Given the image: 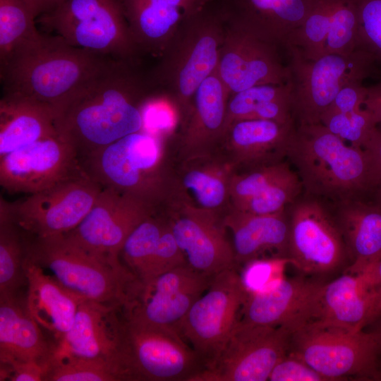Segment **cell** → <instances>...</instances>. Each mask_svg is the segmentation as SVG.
<instances>
[{"mask_svg": "<svg viewBox=\"0 0 381 381\" xmlns=\"http://www.w3.org/2000/svg\"><path fill=\"white\" fill-rule=\"evenodd\" d=\"M137 66L116 61L57 109L58 133L75 149L80 159L143 130V109L152 87Z\"/></svg>", "mask_w": 381, "mask_h": 381, "instance_id": "obj_1", "label": "cell"}, {"mask_svg": "<svg viewBox=\"0 0 381 381\" xmlns=\"http://www.w3.org/2000/svg\"><path fill=\"white\" fill-rule=\"evenodd\" d=\"M116 61L72 46L58 35H42L0 67L4 94L37 100L56 111L75 92Z\"/></svg>", "mask_w": 381, "mask_h": 381, "instance_id": "obj_2", "label": "cell"}, {"mask_svg": "<svg viewBox=\"0 0 381 381\" xmlns=\"http://www.w3.org/2000/svg\"><path fill=\"white\" fill-rule=\"evenodd\" d=\"M80 161L85 173L102 188L131 195L160 212L180 200L174 157L162 138L145 131L123 137Z\"/></svg>", "mask_w": 381, "mask_h": 381, "instance_id": "obj_3", "label": "cell"}, {"mask_svg": "<svg viewBox=\"0 0 381 381\" xmlns=\"http://www.w3.org/2000/svg\"><path fill=\"white\" fill-rule=\"evenodd\" d=\"M210 3L182 21L148 77L176 110L178 126L188 117L199 86L218 67L225 15Z\"/></svg>", "mask_w": 381, "mask_h": 381, "instance_id": "obj_4", "label": "cell"}, {"mask_svg": "<svg viewBox=\"0 0 381 381\" xmlns=\"http://www.w3.org/2000/svg\"><path fill=\"white\" fill-rule=\"evenodd\" d=\"M286 157L310 196L339 203L375 189L366 151L348 145L321 123L298 125Z\"/></svg>", "mask_w": 381, "mask_h": 381, "instance_id": "obj_5", "label": "cell"}, {"mask_svg": "<svg viewBox=\"0 0 381 381\" xmlns=\"http://www.w3.org/2000/svg\"><path fill=\"white\" fill-rule=\"evenodd\" d=\"M26 256L82 301L121 308L135 276L120 257L99 254L64 234L37 238L26 235Z\"/></svg>", "mask_w": 381, "mask_h": 381, "instance_id": "obj_6", "label": "cell"}, {"mask_svg": "<svg viewBox=\"0 0 381 381\" xmlns=\"http://www.w3.org/2000/svg\"><path fill=\"white\" fill-rule=\"evenodd\" d=\"M288 352L329 381L381 380V340L374 330L305 322L291 332Z\"/></svg>", "mask_w": 381, "mask_h": 381, "instance_id": "obj_7", "label": "cell"}, {"mask_svg": "<svg viewBox=\"0 0 381 381\" xmlns=\"http://www.w3.org/2000/svg\"><path fill=\"white\" fill-rule=\"evenodd\" d=\"M37 22L72 46L138 65L141 53L121 0H66Z\"/></svg>", "mask_w": 381, "mask_h": 381, "instance_id": "obj_8", "label": "cell"}, {"mask_svg": "<svg viewBox=\"0 0 381 381\" xmlns=\"http://www.w3.org/2000/svg\"><path fill=\"white\" fill-rule=\"evenodd\" d=\"M292 85L291 107L298 125L320 123L323 114L345 85L363 81L377 63L368 53L357 49L350 54H327L315 60L303 58L286 48Z\"/></svg>", "mask_w": 381, "mask_h": 381, "instance_id": "obj_9", "label": "cell"}, {"mask_svg": "<svg viewBox=\"0 0 381 381\" xmlns=\"http://www.w3.org/2000/svg\"><path fill=\"white\" fill-rule=\"evenodd\" d=\"M248 296L236 269L224 270L214 277L208 289L181 321L179 333L205 370L212 367L219 356L240 320Z\"/></svg>", "mask_w": 381, "mask_h": 381, "instance_id": "obj_10", "label": "cell"}, {"mask_svg": "<svg viewBox=\"0 0 381 381\" xmlns=\"http://www.w3.org/2000/svg\"><path fill=\"white\" fill-rule=\"evenodd\" d=\"M214 276L185 264L151 279L135 277L126 292L121 313L128 320L179 333L183 318L208 289Z\"/></svg>", "mask_w": 381, "mask_h": 381, "instance_id": "obj_11", "label": "cell"}, {"mask_svg": "<svg viewBox=\"0 0 381 381\" xmlns=\"http://www.w3.org/2000/svg\"><path fill=\"white\" fill-rule=\"evenodd\" d=\"M102 189L84 171L23 200L9 202V208L15 222L29 236L65 234L82 222Z\"/></svg>", "mask_w": 381, "mask_h": 381, "instance_id": "obj_12", "label": "cell"}, {"mask_svg": "<svg viewBox=\"0 0 381 381\" xmlns=\"http://www.w3.org/2000/svg\"><path fill=\"white\" fill-rule=\"evenodd\" d=\"M122 317L126 356L135 381H195L205 370L176 331Z\"/></svg>", "mask_w": 381, "mask_h": 381, "instance_id": "obj_13", "label": "cell"}, {"mask_svg": "<svg viewBox=\"0 0 381 381\" xmlns=\"http://www.w3.org/2000/svg\"><path fill=\"white\" fill-rule=\"evenodd\" d=\"M292 330L238 322L214 363L195 381H266L288 353Z\"/></svg>", "mask_w": 381, "mask_h": 381, "instance_id": "obj_14", "label": "cell"}, {"mask_svg": "<svg viewBox=\"0 0 381 381\" xmlns=\"http://www.w3.org/2000/svg\"><path fill=\"white\" fill-rule=\"evenodd\" d=\"M291 206L289 263L308 274H327L339 269L348 253L336 220L313 196Z\"/></svg>", "mask_w": 381, "mask_h": 381, "instance_id": "obj_15", "label": "cell"}, {"mask_svg": "<svg viewBox=\"0 0 381 381\" xmlns=\"http://www.w3.org/2000/svg\"><path fill=\"white\" fill-rule=\"evenodd\" d=\"M224 13L225 30L217 71L230 94L256 85L289 82L290 70L282 63L278 47Z\"/></svg>", "mask_w": 381, "mask_h": 381, "instance_id": "obj_16", "label": "cell"}, {"mask_svg": "<svg viewBox=\"0 0 381 381\" xmlns=\"http://www.w3.org/2000/svg\"><path fill=\"white\" fill-rule=\"evenodd\" d=\"M84 171L77 151L59 134L0 157V185L9 193H35Z\"/></svg>", "mask_w": 381, "mask_h": 381, "instance_id": "obj_17", "label": "cell"}, {"mask_svg": "<svg viewBox=\"0 0 381 381\" xmlns=\"http://www.w3.org/2000/svg\"><path fill=\"white\" fill-rule=\"evenodd\" d=\"M188 265L210 275L236 268L223 215L180 200L163 212Z\"/></svg>", "mask_w": 381, "mask_h": 381, "instance_id": "obj_18", "label": "cell"}, {"mask_svg": "<svg viewBox=\"0 0 381 381\" xmlns=\"http://www.w3.org/2000/svg\"><path fill=\"white\" fill-rule=\"evenodd\" d=\"M158 212L160 211L131 195L102 188L82 222L64 235L90 251L120 257L123 244L132 231Z\"/></svg>", "mask_w": 381, "mask_h": 381, "instance_id": "obj_19", "label": "cell"}, {"mask_svg": "<svg viewBox=\"0 0 381 381\" xmlns=\"http://www.w3.org/2000/svg\"><path fill=\"white\" fill-rule=\"evenodd\" d=\"M230 96L217 68L198 88L190 111L179 126L173 157L176 162L217 151L225 132Z\"/></svg>", "mask_w": 381, "mask_h": 381, "instance_id": "obj_20", "label": "cell"}, {"mask_svg": "<svg viewBox=\"0 0 381 381\" xmlns=\"http://www.w3.org/2000/svg\"><path fill=\"white\" fill-rule=\"evenodd\" d=\"M295 121L241 119L226 129L219 153L236 171L283 161L296 128Z\"/></svg>", "mask_w": 381, "mask_h": 381, "instance_id": "obj_21", "label": "cell"}, {"mask_svg": "<svg viewBox=\"0 0 381 381\" xmlns=\"http://www.w3.org/2000/svg\"><path fill=\"white\" fill-rule=\"evenodd\" d=\"M74 355L99 358L128 365L121 309L90 301H81L73 324L58 346Z\"/></svg>", "mask_w": 381, "mask_h": 381, "instance_id": "obj_22", "label": "cell"}, {"mask_svg": "<svg viewBox=\"0 0 381 381\" xmlns=\"http://www.w3.org/2000/svg\"><path fill=\"white\" fill-rule=\"evenodd\" d=\"M302 189L297 173L283 161L236 171L231 180V205L248 213L274 214L294 203Z\"/></svg>", "mask_w": 381, "mask_h": 381, "instance_id": "obj_23", "label": "cell"}, {"mask_svg": "<svg viewBox=\"0 0 381 381\" xmlns=\"http://www.w3.org/2000/svg\"><path fill=\"white\" fill-rule=\"evenodd\" d=\"M375 300V294L365 273L346 272L322 284L302 324L315 322L363 329L370 322Z\"/></svg>", "mask_w": 381, "mask_h": 381, "instance_id": "obj_24", "label": "cell"}, {"mask_svg": "<svg viewBox=\"0 0 381 381\" xmlns=\"http://www.w3.org/2000/svg\"><path fill=\"white\" fill-rule=\"evenodd\" d=\"M31 315L26 291L0 296V369L20 363L48 365L58 346Z\"/></svg>", "mask_w": 381, "mask_h": 381, "instance_id": "obj_25", "label": "cell"}, {"mask_svg": "<svg viewBox=\"0 0 381 381\" xmlns=\"http://www.w3.org/2000/svg\"><path fill=\"white\" fill-rule=\"evenodd\" d=\"M120 256L140 279H148L186 264L163 212L141 222L129 235Z\"/></svg>", "mask_w": 381, "mask_h": 381, "instance_id": "obj_26", "label": "cell"}, {"mask_svg": "<svg viewBox=\"0 0 381 381\" xmlns=\"http://www.w3.org/2000/svg\"><path fill=\"white\" fill-rule=\"evenodd\" d=\"M323 283L303 277L283 278L268 290L248 295L239 321L286 326L293 331L304 322L311 302Z\"/></svg>", "mask_w": 381, "mask_h": 381, "instance_id": "obj_27", "label": "cell"}, {"mask_svg": "<svg viewBox=\"0 0 381 381\" xmlns=\"http://www.w3.org/2000/svg\"><path fill=\"white\" fill-rule=\"evenodd\" d=\"M133 38L140 53L159 56L190 14L211 0H121Z\"/></svg>", "mask_w": 381, "mask_h": 381, "instance_id": "obj_28", "label": "cell"}, {"mask_svg": "<svg viewBox=\"0 0 381 381\" xmlns=\"http://www.w3.org/2000/svg\"><path fill=\"white\" fill-rule=\"evenodd\" d=\"M286 209L282 212L257 214L231 207L223 222L233 238L236 265L260 258L269 251L288 258L289 217Z\"/></svg>", "mask_w": 381, "mask_h": 381, "instance_id": "obj_29", "label": "cell"}, {"mask_svg": "<svg viewBox=\"0 0 381 381\" xmlns=\"http://www.w3.org/2000/svg\"><path fill=\"white\" fill-rule=\"evenodd\" d=\"M25 270L28 310L37 324L59 346L71 329L82 300L64 289L50 274L27 256Z\"/></svg>", "mask_w": 381, "mask_h": 381, "instance_id": "obj_30", "label": "cell"}, {"mask_svg": "<svg viewBox=\"0 0 381 381\" xmlns=\"http://www.w3.org/2000/svg\"><path fill=\"white\" fill-rule=\"evenodd\" d=\"M234 171L217 152L176 162L180 200L224 214L231 207L230 185Z\"/></svg>", "mask_w": 381, "mask_h": 381, "instance_id": "obj_31", "label": "cell"}, {"mask_svg": "<svg viewBox=\"0 0 381 381\" xmlns=\"http://www.w3.org/2000/svg\"><path fill=\"white\" fill-rule=\"evenodd\" d=\"M318 0H231L226 15L261 39L283 46Z\"/></svg>", "mask_w": 381, "mask_h": 381, "instance_id": "obj_32", "label": "cell"}, {"mask_svg": "<svg viewBox=\"0 0 381 381\" xmlns=\"http://www.w3.org/2000/svg\"><path fill=\"white\" fill-rule=\"evenodd\" d=\"M55 109L25 97L4 94L0 101V157L59 135Z\"/></svg>", "mask_w": 381, "mask_h": 381, "instance_id": "obj_33", "label": "cell"}, {"mask_svg": "<svg viewBox=\"0 0 381 381\" xmlns=\"http://www.w3.org/2000/svg\"><path fill=\"white\" fill-rule=\"evenodd\" d=\"M337 204L335 220L351 261L346 272H365L381 258V208L358 199Z\"/></svg>", "mask_w": 381, "mask_h": 381, "instance_id": "obj_34", "label": "cell"}, {"mask_svg": "<svg viewBox=\"0 0 381 381\" xmlns=\"http://www.w3.org/2000/svg\"><path fill=\"white\" fill-rule=\"evenodd\" d=\"M26 243L23 231L13 218L9 202L0 199V296L26 291Z\"/></svg>", "mask_w": 381, "mask_h": 381, "instance_id": "obj_35", "label": "cell"}, {"mask_svg": "<svg viewBox=\"0 0 381 381\" xmlns=\"http://www.w3.org/2000/svg\"><path fill=\"white\" fill-rule=\"evenodd\" d=\"M291 93L289 81L256 85L231 95L226 107L225 131L238 120L279 119L291 101Z\"/></svg>", "mask_w": 381, "mask_h": 381, "instance_id": "obj_36", "label": "cell"}, {"mask_svg": "<svg viewBox=\"0 0 381 381\" xmlns=\"http://www.w3.org/2000/svg\"><path fill=\"white\" fill-rule=\"evenodd\" d=\"M44 381H135L123 364L99 358L78 356L57 349L48 364Z\"/></svg>", "mask_w": 381, "mask_h": 381, "instance_id": "obj_37", "label": "cell"}, {"mask_svg": "<svg viewBox=\"0 0 381 381\" xmlns=\"http://www.w3.org/2000/svg\"><path fill=\"white\" fill-rule=\"evenodd\" d=\"M22 0H0V67L42 36Z\"/></svg>", "mask_w": 381, "mask_h": 381, "instance_id": "obj_38", "label": "cell"}, {"mask_svg": "<svg viewBox=\"0 0 381 381\" xmlns=\"http://www.w3.org/2000/svg\"><path fill=\"white\" fill-rule=\"evenodd\" d=\"M320 123L344 141L363 150L378 126L373 114L363 107L347 113L323 115Z\"/></svg>", "mask_w": 381, "mask_h": 381, "instance_id": "obj_39", "label": "cell"}, {"mask_svg": "<svg viewBox=\"0 0 381 381\" xmlns=\"http://www.w3.org/2000/svg\"><path fill=\"white\" fill-rule=\"evenodd\" d=\"M357 49L381 64V0H358Z\"/></svg>", "mask_w": 381, "mask_h": 381, "instance_id": "obj_40", "label": "cell"}, {"mask_svg": "<svg viewBox=\"0 0 381 381\" xmlns=\"http://www.w3.org/2000/svg\"><path fill=\"white\" fill-rule=\"evenodd\" d=\"M289 263L287 258H260L243 265L240 274L243 286L248 295L262 292L275 286L284 277L283 270Z\"/></svg>", "mask_w": 381, "mask_h": 381, "instance_id": "obj_41", "label": "cell"}, {"mask_svg": "<svg viewBox=\"0 0 381 381\" xmlns=\"http://www.w3.org/2000/svg\"><path fill=\"white\" fill-rule=\"evenodd\" d=\"M270 381H329L298 357L287 353L274 366Z\"/></svg>", "mask_w": 381, "mask_h": 381, "instance_id": "obj_42", "label": "cell"}, {"mask_svg": "<svg viewBox=\"0 0 381 381\" xmlns=\"http://www.w3.org/2000/svg\"><path fill=\"white\" fill-rule=\"evenodd\" d=\"M367 93L368 87L363 85V81L352 82L339 90L323 115L358 110L363 108Z\"/></svg>", "mask_w": 381, "mask_h": 381, "instance_id": "obj_43", "label": "cell"}, {"mask_svg": "<svg viewBox=\"0 0 381 381\" xmlns=\"http://www.w3.org/2000/svg\"><path fill=\"white\" fill-rule=\"evenodd\" d=\"M48 365L36 362L20 363L0 369V380L44 381Z\"/></svg>", "mask_w": 381, "mask_h": 381, "instance_id": "obj_44", "label": "cell"}, {"mask_svg": "<svg viewBox=\"0 0 381 381\" xmlns=\"http://www.w3.org/2000/svg\"><path fill=\"white\" fill-rule=\"evenodd\" d=\"M368 153L372 165L375 188L381 183V127L374 131L363 149Z\"/></svg>", "mask_w": 381, "mask_h": 381, "instance_id": "obj_45", "label": "cell"}, {"mask_svg": "<svg viewBox=\"0 0 381 381\" xmlns=\"http://www.w3.org/2000/svg\"><path fill=\"white\" fill-rule=\"evenodd\" d=\"M371 288L375 294V306L372 313L371 325L381 315V258L365 272Z\"/></svg>", "mask_w": 381, "mask_h": 381, "instance_id": "obj_46", "label": "cell"}, {"mask_svg": "<svg viewBox=\"0 0 381 381\" xmlns=\"http://www.w3.org/2000/svg\"><path fill=\"white\" fill-rule=\"evenodd\" d=\"M363 107L373 114L378 126L381 127V80L368 87V93Z\"/></svg>", "mask_w": 381, "mask_h": 381, "instance_id": "obj_47", "label": "cell"}, {"mask_svg": "<svg viewBox=\"0 0 381 381\" xmlns=\"http://www.w3.org/2000/svg\"><path fill=\"white\" fill-rule=\"evenodd\" d=\"M32 16L37 18L54 11L66 0H22Z\"/></svg>", "mask_w": 381, "mask_h": 381, "instance_id": "obj_48", "label": "cell"}, {"mask_svg": "<svg viewBox=\"0 0 381 381\" xmlns=\"http://www.w3.org/2000/svg\"><path fill=\"white\" fill-rule=\"evenodd\" d=\"M376 190L375 193V205L381 208V183L375 188Z\"/></svg>", "mask_w": 381, "mask_h": 381, "instance_id": "obj_49", "label": "cell"}, {"mask_svg": "<svg viewBox=\"0 0 381 381\" xmlns=\"http://www.w3.org/2000/svg\"><path fill=\"white\" fill-rule=\"evenodd\" d=\"M372 324H375L373 330L377 333L381 340V315Z\"/></svg>", "mask_w": 381, "mask_h": 381, "instance_id": "obj_50", "label": "cell"}]
</instances>
